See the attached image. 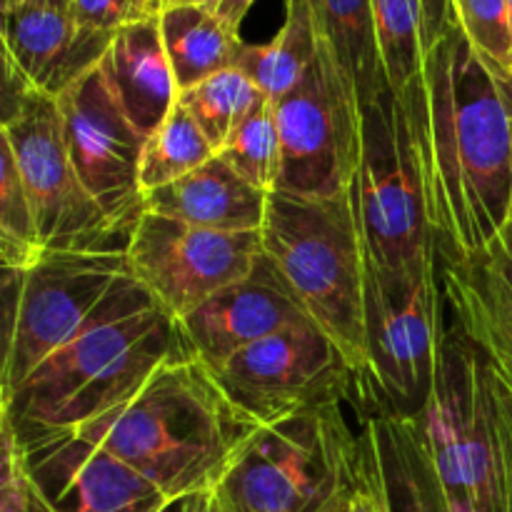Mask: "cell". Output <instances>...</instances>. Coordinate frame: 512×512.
I'll return each mask as SVG.
<instances>
[{
    "label": "cell",
    "mask_w": 512,
    "mask_h": 512,
    "mask_svg": "<svg viewBox=\"0 0 512 512\" xmlns=\"http://www.w3.org/2000/svg\"><path fill=\"white\" fill-rule=\"evenodd\" d=\"M255 0H220L218 5H215V13H218V18L223 20L228 28L238 30L240 33V23L245 20V15H248V10L253 8Z\"/></svg>",
    "instance_id": "cell-34"
},
{
    "label": "cell",
    "mask_w": 512,
    "mask_h": 512,
    "mask_svg": "<svg viewBox=\"0 0 512 512\" xmlns=\"http://www.w3.org/2000/svg\"><path fill=\"white\" fill-rule=\"evenodd\" d=\"M355 193L368 260L380 273L405 278L438 260L413 145L393 93L363 108Z\"/></svg>",
    "instance_id": "cell-9"
},
{
    "label": "cell",
    "mask_w": 512,
    "mask_h": 512,
    "mask_svg": "<svg viewBox=\"0 0 512 512\" xmlns=\"http://www.w3.org/2000/svg\"><path fill=\"white\" fill-rule=\"evenodd\" d=\"M175 3H180V0H163V8L165 5H175Z\"/></svg>",
    "instance_id": "cell-41"
},
{
    "label": "cell",
    "mask_w": 512,
    "mask_h": 512,
    "mask_svg": "<svg viewBox=\"0 0 512 512\" xmlns=\"http://www.w3.org/2000/svg\"><path fill=\"white\" fill-rule=\"evenodd\" d=\"M15 443L28 512H163L173 503L138 470L78 430Z\"/></svg>",
    "instance_id": "cell-15"
},
{
    "label": "cell",
    "mask_w": 512,
    "mask_h": 512,
    "mask_svg": "<svg viewBox=\"0 0 512 512\" xmlns=\"http://www.w3.org/2000/svg\"><path fill=\"white\" fill-rule=\"evenodd\" d=\"M5 275L0 398L98 325L158 308L123 253H45L35 268Z\"/></svg>",
    "instance_id": "cell-6"
},
{
    "label": "cell",
    "mask_w": 512,
    "mask_h": 512,
    "mask_svg": "<svg viewBox=\"0 0 512 512\" xmlns=\"http://www.w3.org/2000/svg\"><path fill=\"white\" fill-rule=\"evenodd\" d=\"M200 512H223L220 510L218 500H215V493H205L203 495V510Z\"/></svg>",
    "instance_id": "cell-37"
},
{
    "label": "cell",
    "mask_w": 512,
    "mask_h": 512,
    "mask_svg": "<svg viewBox=\"0 0 512 512\" xmlns=\"http://www.w3.org/2000/svg\"><path fill=\"white\" fill-rule=\"evenodd\" d=\"M158 20L178 93L223 70L240 68L248 43L238 30L228 28L215 10L193 3L165 5Z\"/></svg>",
    "instance_id": "cell-22"
},
{
    "label": "cell",
    "mask_w": 512,
    "mask_h": 512,
    "mask_svg": "<svg viewBox=\"0 0 512 512\" xmlns=\"http://www.w3.org/2000/svg\"><path fill=\"white\" fill-rule=\"evenodd\" d=\"M68 10L80 28L115 35L125 25L158 18L163 5L155 0H70Z\"/></svg>",
    "instance_id": "cell-31"
},
{
    "label": "cell",
    "mask_w": 512,
    "mask_h": 512,
    "mask_svg": "<svg viewBox=\"0 0 512 512\" xmlns=\"http://www.w3.org/2000/svg\"><path fill=\"white\" fill-rule=\"evenodd\" d=\"M30 3L50 5V8H60V10H68L70 8V0H30Z\"/></svg>",
    "instance_id": "cell-38"
},
{
    "label": "cell",
    "mask_w": 512,
    "mask_h": 512,
    "mask_svg": "<svg viewBox=\"0 0 512 512\" xmlns=\"http://www.w3.org/2000/svg\"><path fill=\"white\" fill-rule=\"evenodd\" d=\"M380 60L395 100H403L423 70L428 48L425 0H373Z\"/></svg>",
    "instance_id": "cell-25"
},
{
    "label": "cell",
    "mask_w": 512,
    "mask_h": 512,
    "mask_svg": "<svg viewBox=\"0 0 512 512\" xmlns=\"http://www.w3.org/2000/svg\"><path fill=\"white\" fill-rule=\"evenodd\" d=\"M305 323L313 320L290 295L273 265L260 258L248 278L220 290L208 303L178 320V328L190 353L210 370H218L248 345Z\"/></svg>",
    "instance_id": "cell-16"
},
{
    "label": "cell",
    "mask_w": 512,
    "mask_h": 512,
    "mask_svg": "<svg viewBox=\"0 0 512 512\" xmlns=\"http://www.w3.org/2000/svg\"><path fill=\"white\" fill-rule=\"evenodd\" d=\"M360 490V435L343 403L255 433L213 490L223 512H348Z\"/></svg>",
    "instance_id": "cell-7"
},
{
    "label": "cell",
    "mask_w": 512,
    "mask_h": 512,
    "mask_svg": "<svg viewBox=\"0 0 512 512\" xmlns=\"http://www.w3.org/2000/svg\"><path fill=\"white\" fill-rule=\"evenodd\" d=\"M28 3L30 0H0V10H3V15H8V13H15V10H20Z\"/></svg>",
    "instance_id": "cell-36"
},
{
    "label": "cell",
    "mask_w": 512,
    "mask_h": 512,
    "mask_svg": "<svg viewBox=\"0 0 512 512\" xmlns=\"http://www.w3.org/2000/svg\"><path fill=\"white\" fill-rule=\"evenodd\" d=\"M203 495H190V498H183V500H173V503L168 505L163 512H200L203 510Z\"/></svg>",
    "instance_id": "cell-35"
},
{
    "label": "cell",
    "mask_w": 512,
    "mask_h": 512,
    "mask_svg": "<svg viewBox=\"0 0 512 512\" xmlns=\"http://www.w3.org/2000/svg\"><path fill=\"white\" fill-rule=\"evenodd\" d=\"M320 40L328 45L360 110L390 93L375 35L373 0H308Z\"/></svg>",
    "instance_id": "cell-23"
},
{
    "label": "cell",
    "mask_w": 512,
    "mask_h": 512,
    "mask_svg": "<svg viewBox=\"0 0 512 512\" xmlns=\"http://www.w3.org/2000/svg\"><path fill=\"white\" fill-rule=\"evenodd\" d=\"M218 155L255 188L275 193L283 173V140H280L273 100L248 115L225 140Z\"/></svg>",
    "instance_id": "cell-29"
},
{
    "label": "cell",
    "mask_w": 512,
    "mask_h": 512,
    "mask_svg": "<svg viewBox=\"0 0 512 512\" xmlns=\"http://www.w3.org/2000/svg\"><path fill=\"white\" fill-rule=\"evenodd\" d=\"M8 100L0 143L20 170L45 253H123L133 233L110 220L75 170L58 100L5 70Z\"/></svg>",
    "instance_id": "cell-8"
},
{
    "label": "cell",
    "mask_w": 512,
    "mask_h": 512,
    "mask_svg": "<svg viewBox=\"0 0 512 512\" xmlns=\"http://www.w3.org/2000/svg\"><path fill=\"white\" fill-rule=\"evenodd\" d=\"M385 512H448L423 443L418 413L383 410L360 433Z\"/></svg>",
    "instance_id": "cell-20"
},
{
    "label": "cell",
    "mask_w": 512,
    "mask_h": 512,
    "mask_svg": "<svg viewBox=\"0 0 512 512\" xmlns=\"http://www.w3.org/2000/svg\"><path fill=\"white\" fill-rule=\"evenodd\" d=\"M145 213L220 233H260L270 193L235 173L220 155L185 178L143 195Z\"/></svg>",
    "instance_id": "cell-19"
},
{
    "label": "cell",
    "mask_w": 512,
    "mask_h": 512,
    "mask_svg": "<svg viewBox=\"0 0 512 512\" xmlns=\"http://www.w3.org/2000/svg\"><path fill=\"white\" fill-rule=\"evenodd\" d=\"M260 258V233H220L153 213L140 218L128 248L135 278L175 320L248 278Z\"/></svg>",
    "instance_id": "cell-13"
},
{
    "label": "cell",
    "mask_w": 512,
    "mask_h": 512,
    "mask_svg": "<svg viewBox=\"0 0 512 512\" xmlns=\"http://www.w3.org/2000/svg\"><path fill=\"white\" fill-rule=\"evenodd\" d=\"M438 263L450 323L512 385V218L475 255Z\"/></svg>",
    "instance_id": "cell-17"
},
{
    "label": "cell",
    "mask_w": 512,
    "mask_h": 512,
    "mask_svg": "<svg viewBox=\"0 0 512 512\" xmlns=\"http://www.w3.org/2000/svg\"><path fill=\"white\" fill-rule=\"evenodd\" d=\"M438 260H465L512 218V73L450 18L403 100Z\"/></svg>",
    "instance_id": "cell-1"
},
{
    "label": "cell",
    "mask_w": 512,
    "mask_h": 512,
    "mask_svg": "<svg viewBox=\"0 0 512 512\" xmlns=\"http://www.w3.org/2000/svg\"><path fill=\"white\" fill-rule=\"evenodd\" d=\"M320 48L308 0H285V23L270 43L245 48L240 68L268 100H280L303 80Z\"/></svg>",
    "instance_id": "cell-24"
},
{
    "label": "cell",
    "mask_w": 512,
    "mask_h": 512,
    "mask_svg": "<svg viewBox=\"0 0 512 512\" xmlns=\"http://www.w3.org/2000/svg\"><path fill=\"white\" fill-rule=\"evenodd\" d=\"M113 88L135 128L148 138L178 103V85L165 53L160 20L125 25L105 55Z\"/></svg>",
    "instance_id": "cell-21"
},
{
    "label": "cell",
    "mask_w": 512,
    "mask_h": 512,
    "mask_svg": "<svg viewBox=\"0 0 512 512\" xmlns=\"http://www.w3.org/2000/svg\"><path fill=\"white\" fill-rule=\"evenodd\" d=\"M155 3H160V5H163V0H155Z\"/></svg>",
    "instance_id": "cell-42"
},
{
    "label": "cell",
    "mask_w": 512,
    "mask_h": 512,
    "mask_svg": "<svg viewBox=\"0 0 512 512\" xmlns=\"http://www.w3.org/2000/svg\"><path fill=\"white\" fill-rule=\"evenodd\" d=\"M3 435V468H0V512H28L25 498L23 468H20V450L13 430L0 423Z\"/></svg>",
    "instance_id": "cell-32"
},
{
    "label": "cell",
    "mask_w": 512,
    "mask_h": 512,
    "mask_svg": "<svg viewBox=\"0 0 512 512\" xmlns=\"http://www.w3.org/2000/svg\"><path fill=\"white\" fill-rule=\"evenodd\" d=\"M235 408L260 428L343 403L360 375L315 323L280 330L213 370Z\"/></svg>",
    "instance_id": "cell-12"
},
{
    "label": "cell",
    "mask_w": 512,
    "mask_h": 512,
    "mask_svg": "<svg viewBox=\"0 0 512 512\" xmlns=\"http://www.w3.org/2000/svg\"><path fill=\"white\" fill-rule=\"evenodd\" d=\"M418 420L448 512H512V385L453 323Z\"/></svg>",
    "instance_id": "cell-4"
},
{
    "label": "cell",
    "mask_w": 512,
    "mask_h": 512,
    "mask_svg": "<svg viewBox=\"0 0 512 512\" xmlns=\"http://www.w3.org/2000/svg\"><path fill=\"white\" fill-rule=\"evenodd\" d=\"M180 105L193 115L215 150L223 148L233 130L263 103H268L258 85L243 70H223L195 88L178 95Z\"/></svg>",
    "instance_id": "cell-27"
},
{
    "label": "cell",
    "mask_w": 512,
    "mask_h": 512,
    "mask_svg": "<svg viewBox=\"0 0 512 512\" xmlns=\"http://www.w3.org/2000/svg\"><path fill=\"white\" fill-rule=\"evenodd\" d=\"M348 512H385V505L378 493V485H375L373 480V470H370V463L368 458H365L363 448H360V490L355 493Z\"/></svg>",
    "instance_id": "cell-33"
},
{
    "label": "cell",
    "mask_w": 512,
    "mask_h": 512,
    "mask_svg": "<svg viewBox=\"0 0 512 512\" xmlns=\"http://www.w3.org/2000/svg\"><path fill=\"white\" fill-rule=\"evenodd\" d=\"M190 353L178 320L150 308L98 325L50 355L0 398V420L15 440L75 430L140 388L160 365Z\"/></svg>",
    "instance_id": "cell-5"
},
{
    "label": "cell",
    "mask_w": 512,
    "mask_h": 512,
    "mask_svg": "<svg viewBox=\"0 0 512 512\" xmlns=\"http://www.w3.org/2000/svg\"><path fill=\"white\" fill-rule=\"evenodd\" d=\"M75 430L183 500L213 493L260 425L235 408L203 360L185 355Z\"/></svg>",
    "instance_id": "cell-2"
},
{
    "label": "cell",
    "mask_w": 512,
    "mask_h": 512,
    "mask_svg": "<svg viewBox=\"0 0 512 512\" xmlns=\"http://www.w3.org/2000/svg\"><path fill=\"white\" fill-rule=\"evenodd\" d=\"M115 35L80 28L70 10L28 3L3 15L5 70L58 100L98 68Z\"/></svg>",
    "instance_id": "cell-18"
},
{
    "label": "cell",
    "mask_w": 512,
    "mask_h": 512,
    "mask_svg": "<svg viewBox=\"0 0 512 512\" xmlns=\"http://www.w3.org/2000/svg\"><path fill=\"white\" fill-rule=\"evenodd\" d=\"M263 258L310 320L333 340L360 378H370L368 248L358 193L330 198L275 190L268 198Z\"/></svg>",
    "instance_id": "cell-3"
},
{
    "label": "cell",
    "mask_w": 512,
    "mask_h": 512,
    "mask_svg": "<svg viewBox=\"0 0 512 512\" xmlns=\"http://www.w3.org/2000/svg\"><path fill=\"white\" fill-rule=\"evenodd\" d=\"M215 155L218 150L213 148L208 135L178 100L168 118L145 138L143 158H140L143 195L185 178Z\"/></svg>",
    "instance_id": "cell-26"
},
{
    "label": "cell",
    "mask_w": 512,
    "mask_h": 512,
    "mask_svg": "<svg viewBox=\"0 0 512 512\" xmlns=\"http://www.w3.org/2000/svg\"><path fill=\"white\" fill-rule=\"evenodd\" d=\"M45 258L20 170L8 145L0 143V260L5 270H30Z\"/></svg>",
    "instance_id": "cell-28"
},
{
    "label": "cell",
    "mask_w": 512,
    "mask_h": 512,
    "mask_svg": "<svg viewBox=\"0 0 512 512\" xmlns=\"http://www.w3.org/2000/svg\"><path fill=\"white\" fill-rule=\"evenodd\" d=\"M273 105L283 140L278 190L330 198L353 188L363 110L323 40L303 80Z\"/></svg>",
    "instance_id": "cell-10"
},
{
    "label": "cell",
    "mask_w": 512,
    "mask_h": 512,
    "mask_svg": "<svg viewBox=\"0 0 512 512\" xmlns=\"http://www.w3.org/2000/svg\"><path fill=\"white\" fill-rule=\"evenodd\" d=\"M508 13H510V30H512V0H508Z\"/></svg>",
    "instance_id": "cell-40"
},
{
    "label": "cell",
    "mask_w": 512,
    "mask_h": 512,
    "mask_svg": "<svg viewBox=\"0 0 512 512\" xmlns=\"http://www.w3.org/2000/svg\"><path fill=\"white\" fill-rule=\"evenodd\" d=\"M455 18L470 43L512 73V30L508 0H453Z\"/></svg>",
    "instance_id": "cell-30"
},
{
    "label": "cell",
    "mask_w": 512,
    "mask_h": 512,
    "mask_svg": "<svg viewBox=\"0 0 512 512\" xmlns=\"http://www.w3.org/2000/svg\"><path fill=\"white\" fill-rule=\"evenodd\" d=\"M65 143L85 188L115 225L135 235L145 215L140 158L145 135L125 113L105 58L58 98Z\"/></svg>",
    "instance_id": "cell-14"
},
{
    "label": "cell",
    "mask_w": 512,
    "mask_h": 512,
    "mask_svg": "<svg viewBox=\"0 0 512 512\" xmlns=\"http://www.w3.org/2000/svg\"><path fill=\"white\" fill-rule=\"evenodd\" d=\"M365 303L373 383L393 410L420 413L448 333L440 263L393 278L368 260Z\"/></svg>",
    "instance_id": "cell-11"
},
{
    "label": "cell",
    "mask_w": 512,
    "mask_h": 512,
    "mask_svg": "<svg viewBox=\"0 0 512 512\" xmlns=\"http://www.w3.org/2000/svg\"><path fill=\"white\" fill-rule=\"evenodd\" d=\"M180 3H193V5H203V8L215 10V5H218L220 0H180ZM175 5H178V3H175Z\"/></svg>",
    "instance_id": "cell-39"
}]
</instances>
